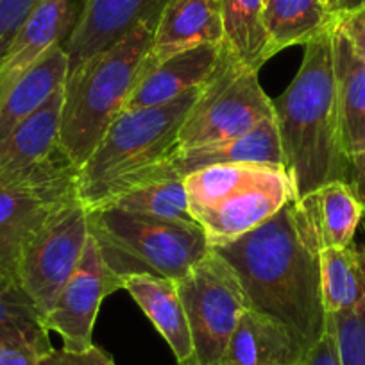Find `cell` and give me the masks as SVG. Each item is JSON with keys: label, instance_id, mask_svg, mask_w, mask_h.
Segmentation results:
<instances>
[{"label": "cell", "instance_id": "1", "mask_svg": "<svg viewBox=\"0 0 365 365\" xmlns=\"http://www.w3.org/2000/svg\"><path fill=\"white\" fill-rule=\"evenodd\" d=\"M212 249L237 274L249 310L285 326L304 351L321 339L328 324L321 294V249L296 197L255 231Z\"/></svg>", "mask_w": 365, "mask_h": 365}, {"label": "cell", "instance_id": "2", "mask_svg": "<svg viewBox=\"0 0 365 365\" xmlns=\"http://www.w3.org/2000/svg\"><path fill=\"white\" fill-rule=\"evenodd\" d=\"M272 108L285 170L297 199L328 182H349L333 70L331 22L304 45L297 76L272 99Z\"/></svg>", "mask_w": 365, "mask_h": 365}, {"label": "cell", "instance_id": "3", "mask_svg": "<svg viewBox=\"0 0 365 365\" xmlns=\"http://www.w3.org/2000/svg\"><path fill=\"white\" fill-rule=\"evenodd\" d=\"M197 93L192 91L163 106L122 111L111 122L79 167L77 197L88 212L153 179L160 165L178 150L179 129Z\"/></svg>", "mask_w": 365, "mask_h": 365}, {"label": "cell", "instance_id": "4", "mask_svg": "<svg viewBox=\"0 0 365 365\" xmlns=\"http://www.w3.org/2000/svg\"><path fill=\"white\" fill-rule=\"evenodd\" d=\"M156 24L145 22L135 27L120 41L66 76L61 149L77 167L88 160L111 122L125 110L129 96L142 77Z\"/></svg>", "mask_w": 365, "mask_h": 365}, {"label": "cell", "instance_id": "5", "mask_svg": "<svg viewBox=\"0 0 365 365\" xmlns=\"http://www.w3.org/2000/svg\"><path fill=\"white\" fill-rule=\"evenodd\" d=\"M88 224L118 290L135 274L179 282L210 251L199 224L167 222L115 206L90 210Z\"/></svg>", "mask_w": 365, "mask_h": 365}, {"label": "cell", "instance_id": "6", "mask_svg": "<svg viewBox=\"0 0 365 365\" xmlns=\"http://www.w3.org/2000/svg\"><path fill=\"white\" fill-rule=\"evenodd\" d=\"M272 115V99L263 91L258 72L238 61L222 43L215 70L182 120L178 150L235 138Z\"/></svg>", "mask_w": 365, "mask_h": 365}, {"label": "cell", "instance_id": "7", "mask_svg": "<svg viewBox=\"0 0 365 365\" xmlns=\"http://www.w3.org/2000/svg\"><path fill=\"white\" fill-rule=\"evenodd\" d=\"M63 88L0 140V179L56 201L77 195L79 167L61 149Z\"/></svg>", "mask_w": 365, "mask_h": 365}, {"label": "cell", "instance_id": "8", "mask_svg": "<svg viewBox=\"0 0 365 365\" xmlns=\"http://www.w3.org/2000/svg\"><path fill=\"white\" fill-rule=\"evenodd\" d=\"M197 364L220 365L238 319L249 310L237 274L212 247L178 282Z\"/></svg>", "mask_w": 365, "mask_h": 365}, {"label": "cell", "instance_id": "9", "mask_svg": "<svg viewBox=\"0 0 365 365\" xmlns=\"http://www.w3.org/2000/svg\"><path fill=\"white\" fill-rule=\"evenodd\" d=\"M90 237L88 210L77 195L48 212L20 256L16 279L41 319L54 307L58 294L76 270Z\"/></svg>", "mask_w": 365, "mask_h": 365}, {"label": "cell", "instance_id": "10", "mask_svg": "<svg viewBox=\"0 0 365 365\" xmlns=\"http://www.w3.org/2000/svg\"><path fill=\"white\" fill-rule=\"evenodd\" d=\"M118 287L108 272L96 238L88 237L86 247L68 282L58 294L54 307L43 319L48 331H56L68 351H86L93 344V326L104 297Z\"/></svg>", "mask_w": 365, "mask_h": 365}, {"label": "cell", "instance_id": "11", "mask_svg": "<svg viewBox=\"0 0 365 365\" xmlns=\"http://www.w3.org/2000/svg\"><path fill=\"white\" fill-rule=\"evenodd\" d=\"M294 197L296 194L285 168H274L265 178L210 208L195 210L192 215L201 226L210 247H219L255 231Z\"/></svg>", "mask_w": 365, "mask_h": 365}, {"label": "cell", "instance_id": "12", "mask_svg": "<svg viewBox=\"0 0 365 365\" xmlns=\"http://www.w3.org/2000/svg\"><path fill=\"white\" fill-rule=\"evenodd\" d=\"M170 0H84L83 11L68 38V73L120 41L145 22H158Z\"/></svg>", "mask_w": 365, "mask_h": 365}, {"label": "cell", "instance_id": "13", "mask_svg": "<svg viewBox=\"0 0 365 365\" xmlns=\"http://www.w3.org/2000/svg\"><path fill=\"white\" fill-rule=\"evenodd\" d=\"M83 8L76 0H43L9 40L0 59V104L13 84L48 51L65 43Z\"/></svg>", "mask_w": 365, "mask_h": 365}, {"label": "cell", "instance_id": "14", "mask_svg": "<svg viewBox=\"0 0 365 365\" xmlns=\"http://www.w3.org/2000/svg\"><path fill=\"white\" fill-rule=\"evenodd\" d=\"M224 163L270 165V167L285 168V156H283L282 142H279L276 117L272 115L265 118L258 125L235 138L212 143V145L178 150L163 165H160L150 181L168 178L182 179L199 168Z\"/></svg>", "mask_w": 365, "mask_h": 365}, {"label": "cell", "instance_id": "15", "mask_svg": "<svg viewBox=\"0 0 365 365\" xmlns=\"http://www.w3.org/2000/svg\"><path fill=\"white\" fill-rule=\"evenodd\" d=\"M224 41L220 0H170L154 27L142 76L156 63L201 45Z\"/></svg>", "mask_w": 365, "mask_h": 365}, {"label": "cell", "instance_id": "16", "mask_svg": "<svg viewBox=\"0 0 365 365\" xmlns=\"http://www.w3.org/2000/svg\"><path fill=\"white\" fill-rule=\"evenodd\" d=\"M220 54L222 43L201 45L156 63L140 77L124 111L163 106L201 90L215 70Z\"/></svg>", "mask_w": 365, "mask_h": 365}, {"label": "cell", "instance_id": "17", "mask_svg": "<svg viewBox=\"0 0 365 365\" xmlns=\"http://www.w3.org/2000/svg\"><path fill=\"white\" fill-rule=\"evenodd\" d=\"M122 290H128L129 296L163 336L178 365L197 364L187 312L179 297L178 282L149 274H135L122 282Z\"/></svg>", "mask_w": 365, "mask_h": 365}, {"label": "cell", "instance_id": "18", "mask_svg": "<svg viewBox=\"0 0 365 365\" xmlns=\"http://www.w3.org/2000/svg\"><path fill=\"white\" fill-rule=\"evenodd\" d=\"M58 202L61 201L19 182L0 179V285L19 282L16 270L20 256Z\"/></svg>", "mask_w": 365, "mask_h": 365}, {"label": "cell", "instance_id": "19", "mask_svg": "<svg viewBox=\"0 0 365 365\" xmlns=\"http://www.w3.org/2000/svg\"><path fill=\"white\" fill-rule=\"evenodd\" d=\"M297 205L321 251L353 244L356 227L365 217V206L346 181L328 182L297 199Z\"/></svg>", "mask_w": 365, "mask_h": 365}, {"label": "cell", "instance_id": "20", "mask_svg": "<svg viewBox=\"0 0 365 365\" xmlns=\"http://www.w3.org/2000/svg\"><path fill=\"white\" fill-rule=\"evenodd\" d=\"M304 353L285 326L255 310H245L220 365H297Z\"/></svg>", "mask_w": 365, "mask_h": 365}, {"label": "cell", "instance_id": "21", "mask_svg": "<svg viewBox=\"0 0 365 365\" xmlns=\"http://www.w3.org/2000/svg\"><path fill=\"white\" fill-rule=\"evenodd\" d=\"M331 48L344 147L351 158L365 147V63L335 19H331Z\"/></svg>", "mask_w": 365, "mask_h": 365}, {"label": "cell", "instance_id": "22", "mask_svg": "<svg viewBox=\"0 0 365 365\" xmlns=\"http://www.w3.org/2000/svg\"><path fill=\"white\" fill-rule=\"evenodd\" d=\"M66 76L68 54L63 45H58L27 70L4 97L0 104V140L65 86Z\"/></svg>", "mask_w": 365, "mask_h": 365}, {"label": "cell", "instance_id": "23", "mask_svg": "<svg viewBox=\"0 0 365 365\" xmlns=\"http://www.w3.org/2000/svg\"><path fill=\"white\" fill-rule=\"evenodd\" d=\"M331 22L322 0H265L263 26L269 59L294 45H307Z\"/></svg>", "mask_w": 365, "mask_h": 365}, {"label": "cell", "instance_id": "24", "mask_svg": "<svg viewBox=\"0 0 365 365\" xmlns=\"http://www.w3.org/2000/svg\"><path fill=\"white\" fill-rule=\"evenodd\" d=\"M319 269L326 314H344L365 303V247L322 249Z\"/></svg>", "mask_w": 365, "mask_h": 365}, {"label": "cell", "instance_id": "25", "mask_svg": "<svg viewBox=\"0 0 365 365\" xmlns=\"http://www.w3.org/2000/svg\"><path fill=\"white\" fill-rule=\"evenodd\" d=\"M263 8L265 0H220L224 47L256 72L269 61Z\"/></svg>", "mask_w": 365, "mask_h": 365}, {"label": "cell", "instance_id": "26", "mask_svg": "<svg viewBox=\"0 0 365 365\" xmlns=\"http://www.w3.org/2000/svg\"><path fill=\"white\" fill-rule=\"evenodd\" d=\"M106 206H115L122 212L153 217L167 222L197 224L190 212L185 182L179 178L143 182L118 195Z\"/></svg>", "mask_w": 365, "mask_h": 365}, {"label": "cell", "instance_id": "27", "mask_svg": "<svg viewBox=\"0 0 365 365\" xmlns=\"http://www.w3.org/2000/svg\"><path fill=\"white\" fill-rule=\"evenodd\" d=\"M279 167L252 163H224L199 168L182 178L190 202V212L210 208L224 201L240 188L265 178L267 174Z\"/></svg>", "mask_w": 365, "mask_h": 365}, {"label": "cell", "instance_id": "28", "mask_svg": "<svg viewBox=\"0 0 365 365\" xmlns=\"http://www.w3.org/2000/svg\"><path fill=\"white\" fill-rule=\"evenodd\" d=\"M48 331L40 312L19 282L0 285V340L27 333Z\"/></svg>", "mask_w": 365, "mask_h": 365}, {"label": "cell", "instance_id": "29", "mask_svg": "<svg viewBox=\"0 0 365 365\" xmlns=\"http://www.w3.org/2000/svg\"><path fill=\"white\" fill-rule=\"evenodd\" d=\"M329 317L335 328L340 365H365V303Z\"/></svg>", "mask_w": 365, "mask_h": 365}, {"label": "cell", "instance_id": "30", "mask_svg": "<svg viewBox=\"0 0 365 365\" xmlns=\"http://www.w3.org/2000/svg\"><path fill=\"white\" fill-rule=\"evenodd\" d=\"M51 349L48 331L8 336L0 340V365H38Z\"/></svg>", "mask_w": 365, "mask_h": 365}, {"label": "cell", "instance_id": "31", "mask_svg": "<svg viewBox=\"0 0 365 365\" xmlns=\"http://www.w3.org/2000/svg\"><path fill=\"white\" fill-rule=\"evenodd\" d=\"M38 365H115V360L99 346H91L86 351H68L65 347L54 349L52 347L40 358Z\"/></svg>", "mask_w": 365, "mask_h": 365}, {"label": "cell", "instance_id": "32", "mask_svg": "<svg viewBox=\"0 0 365 365\" xmlns=\"http://www.w3.org/2000/svg\"><path fill=\"white\" fill-rule=\"evenodd\" d=\"M41 2L43 0H0V38H13Z\"/></svg>", "mask_w": 365, "mask_h": 365}, {"label": "cell", "instance_id": "33", "mask_svg": "<svg viewBox=\"0 0 365 365\" xmlns=\"http://www.w3.org/2000/svg\"><path fill=\"white\" fill-rule=\"evenodd\" d=\"M297 365H340L335 328H333L329 315L328 324H326V329L321 335V339L304 353V356L297 361Z\"/></svg>", "mask_w": 365, "mask_h": 365}, {"label": "cell", "instance_id": "34", "mask_svg": "<svg viewBox=\"0 0 365 365\" xmlns=\"http://www.w3.org/2000/svg\"><path fill=\"white\" fill-rule=\"evenodd\" d=\"M333 19L351 41L358 58L365 63V4L353 11L333 15Z\"/></svg>", "mask_w": 365, "mask_h": 365}, {"label": "cell", "instance_id": "35", "mask_svg": "<svg viewBox=\"0 0 365 365\" xmlns=\"http://www.w3.org/2000/svg\"><path fill=\"white\" fill-rule=\"evenodd\" d=\"M349 185L365 206V147L349 158Z\"/></svg>", "mask_w": 365, "mask_h": 365}, {"label": "cell", "instance_id": "36", "mask_svg": "<svg viewBox=\"0 0 365 365\" xmlns=\"http://www.w3.org/2000/svg\"><path fill=\"white\" fill-rule=\"evenodd\" d=\"M364 6V0H329L328 11L331 15H339V13L353 11V9Z\"/></svg>", "mask_w": 365, "mask_h": 365}, {"label": "cell", "instance_id": "37", "mask_svg": "<svg viewBox=\"0 0 365 365\" xmlns=\"http://www.w3.org/2000/svg\"><path fill=\"white\" fill-rule=\"evenodd\" d=\"M9 40H11V38H0V59H2V56H4L6 48H8Z\"/></svg>", "mask_w": 365, "mask_h": 365}, {"label": "cell", "instance_id": "38", "mask_svg": "<svg viewBox=\"0 0 365 365\" xmlns=\"http://www.w3.org/2000/svg\"><path fill=\"white\" fill-rule=\"evenodd\" d=\"M322 2H324V4H326V8H328V2H329V0H322Z\"/></svg>", "mask_w": 365, "mask_h": 365}, {"label": "cell", "instance_id": "39", "mask_svg": "<svg viewBox=\"0 0 365 365\" xmlns=\"http://www.w3.org/2000/svg\"><path fill=\"white\" fill-rule=\"evenodd\" d=\"M195 365H202V364H195Z\"/></svg>", "mask_w": 365, "mask_h": 365}, {"label": "cell", "instance_id": "40", "mask_svg": "<svg viewBox=\"0 0 365 365\" xmlns=\"http://www.w3.org/2000/svg\"><path fill=\"white\" fill-rule=\"evenodd\" d=\"M364 230H365V224H364Z\"/></svg>", "mask_w": 365, "mask_h": 365}, {"label": "cell", "instance_id": "41", "mask_svg": "<svg viewBox=\"0 0 365 365\" xmlns=\"http://www.w3.org/2000/svg\"><path fill=\"white\" fill-rule=\"evenodd\" d=\"M364 4H365V0H364Z\"/></svg>", "mask_w": 365, "mask_h": 365}]
</instances>
